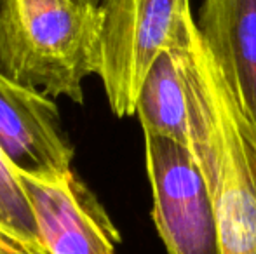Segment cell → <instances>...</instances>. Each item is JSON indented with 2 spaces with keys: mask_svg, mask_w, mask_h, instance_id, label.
<instances>
[{
  "mask_svg": "<svg viewBox=\"0 0 256 254\" xmlns=\"http://www.w3.org/2000/svg\"><path fill=\"white\" fill-rule=\"evenodd\" d=\"M100 5L86 0H0V71L51 98L84 103L100 70Z\"/></svg>",
  "mask_w": 256,
  "mask_h": 254,
  "instance_id": "obj_1",
  "label": "cell"
},
{
  "mask_svg": "<svg viewBox=\"0 0 256 254\" xmlns=\"http://www.w3.org/2000/svg\"><path fill=\"white\" fill-rule=\"evenodd\" d=\"M211 141L199 159L214 193L223 254H256V132L209 54Z\"/></svg>",
  "mask_w": 256,
  "mask_h": 254,
  "instance_id": "obj_2",
  "label": "cell"
},
{
  "mask_svg": "<svg viewBox=\"0 0 256 254\" xmlns=\"http://www.w3.org/2000/svg\"><path fill=\"white\" fill-rule=\"evenodd\" d=\"M100 12L98 77L112 112L136 115L146 73L192 14L190 0H103Z\"/></svg>",
  "mask_w": 256,
  "mask_h": 254,
  "instance_id": "obj_3",
  "label": "cell"
},
{
  "mask_svg": "<svg viewBox=\"0 0 256 254\" xmlns=\"http://www.w3.org/2000/svg\"><path fill=\"white\" fill-rule=\"evenodd\" d=\"M145 134L154 223L169 254H223L212 188L196 155L182 143Z\"/></svg>",
  "mask_w": 256,
  "mask_h": 254,
  "instance_id": "obj_4",
  "label": "cell"
},
{
  "mask_svg": "<svg viewBox=\"0 0 256 254\" xmlns=\"http://www.w3.org/2000/svg\"><path fill=\"white\" fill-rule=\"evenodd\" d=\"M0 153L20 178L61 183L74 176V146L54 98L0 71Z\"/></svg>",
  "mask_w": 256,
  "mask_h": 254,
  "instance_id": "obj_5",
  "label": "cell"
},
{
  "mask_svg": "<svg viewBox=\"0 0 256 254\" xmlns=\"http://www.w3.org/2000/svg\"><path fill=\"white\" fill-rule=\"evenodd\" d=\"M48 254H117L120 241L102 204L82 181L38 183L20 178Z\"/></svg>",
  "mask_w": 256,
  "mask_h": 254,
  "instance_id": "obj_6",
  "label": "cell"
},
{
  "mask_svg": "<svg viewBox=\"0 0 256 254\" xmlns=\"http://www.w3.org/2000/svg\"><path fill=\"white\" fill-rule=\"evenodd\" d=\"M197 26L256 132V0H204Z\"/></svg>",
  "mask_w": 256,
  "mask_h": 254,
  "instance_id": "obj_7",
  "label": "cell"
},
{
  "mask_svg": "<svg viewBox=\"0 0 256 254\" xmlns=\"http://www.w3.org/2000/svg\"><path fill=\"white\" fill-rule=\"evenodd\" d=\"M192 23L190 14L176 40L157 56L136 103L143 132L171 138L190 152L194 148V106L185 61V35Z\"/></svg>",
  "mask_w": 256,
  "mask_h": 254,
  "instance_id": "obj_8",
  "label": "cell"
},
{
  "mask_svg": "<svg viewBox=\"0 0 256 254\" xmlns=\"http://www.w3.org/2000/svg\"><path fill=\"white\" fill-rule=\"evenodd\" d=\"M0 230L40 254H48L37 234L34 214L21 180L0 153Z\"/></svg>",
  "mask_w": 256,
  "mask_h": 254,
  "instance_id": "obj_9",
  "label": "cell"
},
{
  "mask_svg": "<svg viewBox=\"0 0 256 254\" xmlns=\"http://www.w3.org/2000/svg\"><path fill=\"white\" fill-rule=\"evenodd\" d=\"M0 254H40L0 230Z\"/></svg>",
  "mask_w": 256,
  "mask_h": 254,
  "instance_id": "obj_10",
  "label": "cell"
},
{
  "mask_svg": "<svg viewBox=\"0 0 256 254\" xmlns=\"http://www.w3.org/2000/svg\"><path fill=\"white\" fill-rule=\"evenodd\" d=\"M86 2H89V3H94V5H100V3H102L103 0H86Z\"/></svg>",
  "mask_w": 256,
  "mask_h": 254,
  "instance_id": "obj_11",
  "label": "cell"
}]
</instances>
